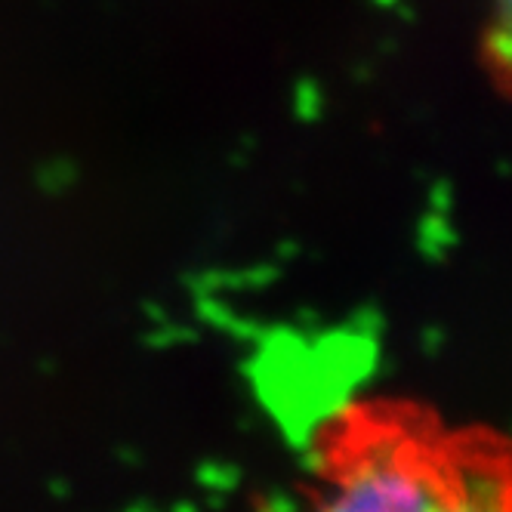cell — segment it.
<instances>
[{"label":"cell","mask_w":512,"mask_h":512,"mask_svg":"<svg viewBox=\"0 0 512 512\" xmlns=\"http://www.w3.org/2000/svg\"><path fill=\"white\" fill-rule=\"evenodd\" d=\"M500 4H506V0H500Z\"/></svg>","instance_id":"2"},{"label":"cell","mask_w":512,"mask_h":512,"mask_svg":"<svg viewBox=\"0 0 512 512\" xmlns=\"http://www.w3.org/2000/svg\"><path fill=\"white\" fill-rule=\"evenodd\" d=\"M312 451L290 512H509L500 438L408 401H355Z\"/></svg>","instance_id":"1"}]
</instances>
